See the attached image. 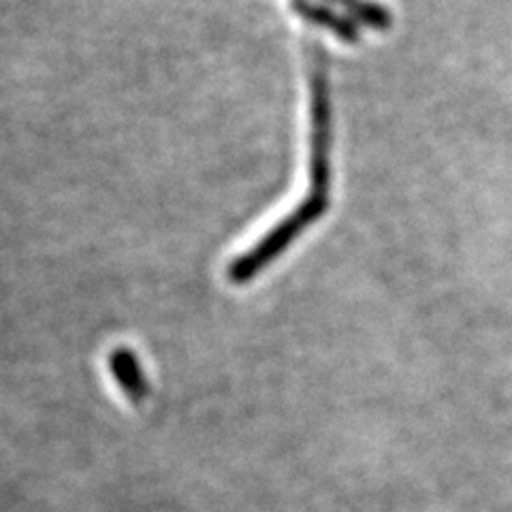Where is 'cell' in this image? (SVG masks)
Instances as JSON below:
<instances>
[{
	"instance_id": "cell-2",
	"label": "cell",
	"mask_w": 512,
	"mask_h": 512,
	"mask_svg": "<svg viewBox=\"0 0 512 512\" xmlns=\"http://www.w3.org/2000/svg\"><path fill=\"white\" fill-rule=\"evenodd\" d=\"M109 367L111 374H114V378L122 387L124 395L131 399L133 404L143 402V397L148 395V382L143 378L139 361L135 359L133 352L124 348L114 350L109 357Z\"/></svg>"
},
{
	"instance_id": "cell-4",
	"label": "cell",
	"mask_w": 512,
	"mask_h": 512,
	"mask_svg": "<svg viewBox=\"0 0 512 512\" xmlns=\"http://www.w3.org/2000/svg\"><path fill=\"white\" fill-rule=\"evenodd\" d=\"M329 3L342 5L350 13H355L361 22L370 24L374 28H387L391 24L389 13L384 11L382 7L370 3V0H329Z\"/></svg>"
},
{
	"instance_id": "cell-3",
	"label": "cell",
	"mask_w": 512,
	"mask_h": 512,
	"mask_svg": "<svg viewBox=\"0 0 512 512\" xmlns=\"http://www.w3.org/2000/svg\"><path fill=\"white\" fill-rule=\"evenodd\" d=\"M295 9H297L301 15H306L308 20H312V22H316V24L327 26L329 30L335 32V35L346 39V41H355V39H357V32H355V28H352V24L346 22V20H342V18H338V15H335V13L329 11V9H325V7H316V5H312V3H306V0H297Z\"/></svg>"
},
{
	"instance_id": "cell-1",
	"label": "cell",
	"mask_w": 512,
	"mask_h": 512,
	"mask_svg": "<svg viewBox=\"0 0 512 512\" xmlns=\"http://www.w3.org/2000/svg\"><path fill=\"white\" fill-rule=\"evenodd\" d=\"M329 141H331V118H329V88L323 56L314 54L312 64V137H310V192L301 199L295 210L284 216L274 229L261 237L248 252L231 263L229 280L244 284L269 265L278 254L295 242V237L306 231L310 224L327 212L329 201Z\"/></svg>"
}]
</instances>
